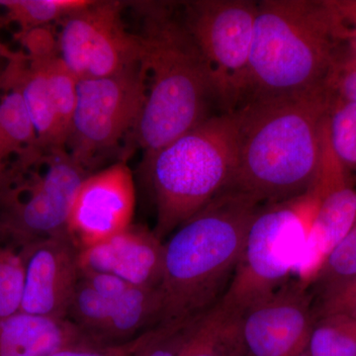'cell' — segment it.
<instances>
[{"label":"cell","mask_w":356,"mask_h":356,"mask_svg":"<svg viewBox=\"0 0 356 356\" xmlns=\"http://www.w3.org/2000/svg\"><path fill=\"white\" fill-rule=\"evenodd\" d=\"M331 102L325 86L301 95L248 98L236 111L238 154L228 189L261 205L305 193L318 175Z\"/></svg>","instance_id":"6da1fadb"},{"label":"cell","mask_w":356,"mask_h":356,"mask_svg":"<svg viewBox=\"0 0 356 356\" xmlns=\"http://www.w3.org/2000/svg\"><path fill=\"white\" fill-rule=\"evenodd\" d=\"M147 70L146 102L130 138L143 151L142 170L161 149L210 116L216 103L209 72L175 3L136 1Z\"/></svg>","instance_id":"7a4b0ae2"},{"label":"cell","mask_w":356,"mask_h":356,"mask_svg":"<svg viewBox=\"0 0 356 356\" xmlns=\"http://www.w3.org/2000/svg\"><path fill=\"white\" fill-rule=\"evenodd\" d=\"M261 206L228 189L173 232L165 243L156 327L191 325L221 302Z\"/></svg>","instance_id":"3957f363"},{"label":"cell","mask_w":356,"mask_h":356,"mask_svg":"<svg viewBox=\"0 0 356 356\" xmlns=\"http://www.w3.org/2000/svg\"><path fill=\"white\" fill-rule=\"evenodd\" d=\"M339 43L324 0L257 2L248 99L322 88Z\"/></svg>","instance_id":"277c9868"},{"label":"cell","mask_w":356,"mask_h":356,"mask_svg":"<svg viewBox=\"0 0 356 356\" xmlns=\"http://www.w3.org/2000/svg\"><path fill=\"white\" fill-rule=\"evenodd\" d=\"M238 154V116L212 115L156 154L140 170L156 205L154 233L165 242L233 179Z\"/></svg>","instance_id":"5b68a950"},{"label":"cell","mask_w":356,"mask_h":356,"mask_svg":"<svg viewBox=\"0 0 356 356\" xmlns=\"http://www.w3.org/2000/svg\"><path fill=\"white\" fill-rule=\"evenodd\" d=\"M318 202L315 179L301 195L261 206L248 227L222 306L240 316L292 280Z\"/></svg>","instance_id":"8992f818"},{"label":"cell","mask_w":356,"mask_h":356,"mask_svg":"<svg viewBox=\"0 0 356 356\" xmlns=\"http://www.w3.org/2000/svg\"><path fill=\"white\" fill-rule=\"evenodd\" d=\"M182 18L209 72L222 113H233L250 95V65L257 2H181Z\"/></svg>","instance_id":"52a82bcc"},{"label":"cell","mask_w":356,"mask_h":356,"mask_svg":"<svg viewBox=\"0 0 356 356\" xmlns=\"http://www.w3.org/2000/svg\"><path fill=\"white\" fill-rule=\"evenodd\" d=\"M147 90L143 63L113 76L79 81L65 142L70 156L92 173L103 156L135 131Z\"/></svg>","instance_id":"ba28073f"},{"label":"cell","mask_w":356,"mask_h":356,"mask_svg":"<svg viewBox=\"0 0 356 356\" xmlns=\"http://www.w3.org/2000/svg\"><path fill=\"white\" fill-rule=\"evenodd\" d=\"M42 175L23 179L0 193V242L19 248L27 243L64 235L72 203L83 180L91 175L65 149L42 159Z\"/></svg>","instance_id":"9c48e42d"},{"label":"cell","mask_w":356,"mask_h":356,"mask_svg":"<svg viewBox=\"0 0 356 356\" xmlns=\"http://www.w3.org/2000/svg\"><path fill=\"white\" fill-rule=\"evenodd\" d=\"M127 2L90 0L60 21V58L79 81L119 74L142 63V43L123 21Z\"/></svg>","instance_id":"30bf717a"},{"label":"cell","mask_w":356,"mask_h":356,"mask_svg":"<svg viewBox=\"0 0 356 356\" xmlns=\"http://www.w3.org/2000/svg\"><path fill=\"white\" fill-rule=\"evenodd\" d=\"M309 287L290 280L238 316V337L247 356H308L315 324Z\"/></svg>","instance_id":"8fae6325"},{"label":"cell","mask_w":356,"mask_h":356,"mask_svg":"<svg viewBox=\"0 0 356 356\" xmlns=\"http://www.w3.org/2000/svg\"><path fill=\"white\" fill-rule=\"evenodd\" d=\"M316 182L320 191V202L293 274V280L300 281L307 287H310L356 218L355 184L332 151L327 121Z\"/></svg>","instance_id":"7c38bea8"},{"label":"cell","mask_w":356,"mask_h":356,"mask_svg":"<svg viewBox=\"0 0 356 356\" xmlns=\"http://www.w3.org/2000/svg\"><path fill=\"white\" fill-rule=\"evenodd\" d=\"M136 187L127 161L89 175L70 209L67 233L79 250L105 242L133 225Z\"/></svg>","instance_id":"4fadbf2b"},{"label":"cell","mask_w":356,"mask_h":356,"mask_svg":"<svg viewBox=\"0 0 356 356\" xmlns=\"http://www.w3.org/2000/svg\"><path fill=\"white\" fill-rule=\"evenodd\" d=\"M19 252L25 266L21 313L67 318L81 277V250L64 234L27 243Z\"/></svg>","instance_id":"5bb4252c"},{"label":"cell","mask_w":356,"mask_h":356,"mask_svg":"<svg viewBox=\"0 0 356 356\" xmlns=\"http://www.w3.org/2000/svg\"><path fill=\"white\" fill-rule=\"evenodd\" d=\"M165 242L154 229L131 225L93 247L81 250V271L111 274L132 286L156 288L161 284Z\"/></svg>","instance_id":"9a60e30c"},{"label":"cell","mask_w":356,"mask_h":356,"mask_svg":"<svg viewBox=\"0 0 356 356\" xmlns=\"http://www.w3.org/2000/svg\"><path fill=\"white\" fill-rule=\"evenodd\" d=\"M84 346L96 344L69 318L57 320L21 312L0 318V356H50Z\"/></svg>","instance_id":"2e32d148"},{"label":"cell","mask_w":356,"mask_h":356,"mask_svg":"<svg viewBox=\"0 0 356 356\" xmlns=\"http://www.w3.org/2000/svg\"><path fill=\"white\" fill-rule=\"evenodd\" d=\"M24 56L25 53H23L11 65L0 99V129L14 154H17V163L13 170L18 175H22L34 163H41L44 156L39 147L34 124L16 79V65Z\"/></svg>","instance_id":"e0dca14e"},{"label":"cell","mask_w":356,"mask_h":356,"mask_svg":"<svg viewBox=\"0 0 356 356\" xmlns=\"http://www.w3.org/2000/svg\"><path fill=\"white\" fill-rule=\"evenodd\" d=\"M15 74L34 124L42 154L46 156L54 149H65L67 133L42 70L30 62L25 54L16 65Z\"/></svg>","instance_id":"ac0fdd59"},{"label":"cell","mask_w":356,"mask_h":356,"mask_svg":"<svg viewBox=\"0 0 356 356\" xmlns=\"http://www.w3.org/2000/svg\"><path fill=\"white\" fill-rule=\"evenodd\" d=\"M161 298L159 287H128L112 301L106 327L100 337L102 346L127 343L158 324Z\"/></svg>","instance_id":"d6986e66"},{"label":"cell","mask_w":356,"mask_h":356,"mask_svg":"<svg viewBox=\"0 0 356 356\" xmlns=\"http://www.w3.org/2000/svg\"><path fill=\"white\" fill-rule=\"evenodd\" d=\"M238 346V315L219 303L188 325L177 356H229Z\"/></svg>","instance_id":"ffe728a7"},{"label":"cell","mask_w":356,"mask_h":356,"mask_svg":"<svg viewBox=\"0 0 356 356\" xmlns=\"http://www.w3.org/2000/svg\"><path fill=\"white\" fill-rule=\"evenodd\" d=\"M90 0H0L6 11L4 22L16 23L20 28L17 38L32 30L62 21L70 14L88 6Z\"/></svg>","instance_id":"44dd1931"},{"label":"cell","mask_w":356,"mask_h":356,"mask_svg":"<svg viewBox=\"0 0 356 356\" xmlns=\"http://www.w3.org/2000/svg\"><path fill=\"white\" fill-rule=\"evenodd\" d=\"M327 136L332 151L353 184L356 182V104L332 97Z\"/></svg>","instance_id":"7402d4cb"},{"label":"cell","mask_w":356,"mask_h":356,"mask_svg":"<svg viewBox=\"0 0 356 356\" xmlns=\"http://www.w3.org/2000/svg\"><path fill=\"white\" fill-rule=\"evenodd\" d=\"M308 356H356V320L341 315L316 318Z\"/></svg>","instance_id":"603a6c76"},{"label":"cell","mask_w":356,"mask_h":356,"mask_svg":"<svg viewBox=\"0 0 356 356\" xmlns=\"http://www.w3.org/2000/svg\"><path fill=\"white\" fill-rule=\"evenodd\" d=\"M25 285V266L19 248L0 242V318L19 313Z\"/></svg>","instance_id":"cb8c5ba5"},{"label":"cell","mask_w":356,"mask_h":356,"mask_svg":"<svg viewBox=\"0 0 356 356\" xmlns=\"http://www.w3.org/2000/svg\"><path fill=\"white\" fill-rule=\"evenodd\" d=\"M356 274V218L341 243L327 257L309 287L313 296Z\"/></svg>","instance_id":"d4e9b609"},{"label":"cell","mask_w":356,"mask_h":356,"mask_svg":"<svg viewBox=\"0 0 356 356\" xmlns=\"http://www.w3.org/2000/svg\"><path fill=\"white\" fill-rule=\"evenodd\" d=\"M332 97L356 104V50L341 42L324 81Z\"/></svg>","instance_id":"484cf974"},{"label":"cell","mask_w":356,"mask_h":356,"mask_svg":"<svg viewBox=\"0 0 356 356\" xmlns=\"http://www.w3.org/2000/svg\"><path fill=\"white\" fill-rule=\"evenodd\" d=\"M313 297L316 318L341 315L356 320V274Z\"/></svg>","instance_id":"4316f807"},{"label":"cell","mask_w":356,"mask_h":356,"mask_svg":"<svg viewBox=\"0 0 356 356\" xmlns=\"http://www.w3.org/2000/svg\"><path fill=\"white\" fill-rule=\"evenodd\" d=\"M188 325L153 327L146 343L131 356H177Z\"/></svg>","instance_id":"83f0119b"},{"label":"cell","mask_w":356,"mask_h":356,"mask_svg":"<svg viewBox=\"0 0 356 356\" xmlns=\"http://www.w3.org/2000/svg\"><path fill=\"white\" fill-rule=\"evenodd\" d=\"M152 329L143 332L140 336L131 339L127 343L116 346H84L76 348H65L58 350L50 356H131L136 350L146 343L151 334Z\"/></svg>","instance_id":"f1b7e54d"},{"label":"cell","mask_w":356,"mask_h":356,"mask_svg":"<svg viewBox=\"0 0 356 356\" xmlns=\"http://www.w3.org/2000/svg\"><path fill=\"white\" fill-rule=\"evenodd\" d=\"M11 154H14L13 149L0 129V193L8 189L15 179L13 170L7 166V159Z\"/></svg>","instance_id":"f546056e"},{"label":"cell","mask_w":356,"mask_h":356,"mask_svg":"<svg viewBox=\"0 0 356 356\" xmlns=\"http://www.w3.org/2000/svg\"><path fill=\"white\" fill-rule=\"evenodd\" d=\"M23 51H11L8 47L0 42V92L3 90L7 76L11 65L21 57Z\"/></svg>","instance_id":"4dcf8cb0"},{"label":"cell","mask_w":356,"mask_h":356,"mask_svg":"<svg viewBox=\"0 0 356 356\" xmlns=\"http://www.w3.org/2000/svg\"><path fill=\"white\" fill-rule=\"evenodd\" d=\"M229 356H247L245 355V353H243L242 350V346H238V348H236L235 350L233 351V353H231Z\"/></svg>","instance_id":"1f68e13d"},{"label":"cell","mask_w":356,"mask_h":356,"mask_svg":"<svg viewBox=\"0 0 356 356\" xmlns=\"http://www.w3.org/2000/svg\"><path fill=\"white\" fill-rule=\"evenodd\" d=\"M350 2V6L353 7V10L356 13V0H348Z\"/></svg>","instance_id":"d6a6232c"}]
</instances>
